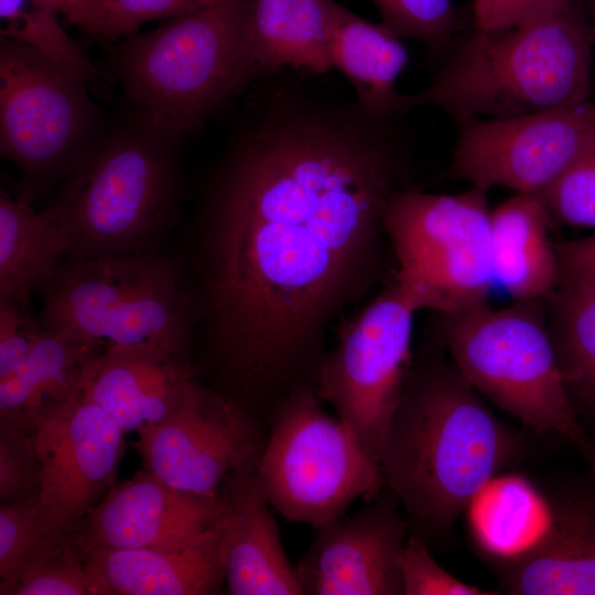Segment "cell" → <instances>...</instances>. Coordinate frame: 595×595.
I'll list each match as a JSON object with an SVG mask.
<instances>
[{
    "label": "cell",
    "mask_w": 595,
    "mask_h": 595,
    "mask_svg": "<svg viewBox=\"0 0 595 595\" xmlns=\"http://www.w3.org/2000/svg\"><path fill=\"white\" fill-rule=\"evenodd\" d=\"M256 472L228 490L230 510L223 520L225 589L231 595H301L296 564L285 553L270 505Z\"/></svg>",
    "instance_id": "d6986e66"
},
{
    "label": "cell",
    "mask_w": 595,
    "mask_h": 595,
    "mask_svg": "<svg viewBox=\"0 0 595 595\" xmlns=\"http://www.w3.org/2000/svg\"><path fill=\"white\" fill-rule=\"evenodd\" d=\"M540 194L554 221L595 228V151Z\"/></svg>",
    "instance_id": "d6a6232c"
},
{
    "label": "cell",
    "mask_w": 595,
    "mask_h": 595,
    "mask_svg": "<svg viewBox=\"0 0 595 595\" xmlns=\"http://www.w3.org/2000/svg\"><path fill=\"white\" fill-rule=\"evenodd\" d=\"M564 0H474L475 26L498 30L516 25Z\"/></svg>",
    "instance_id": "8d00e7d4"
},
{
    "label": "cell",
    "mask_w": 595,
    "mask_h": 595,
    "mask_svg": "<svg viewBox=\"0 0 595 595\" xmlns=\"http://www.w3.org/2000/svg\"><path fill=\"white\" fill-rule=\"evenodd\" d=\"M560 282L595 284V235L555 242Z\"/></svg>",
    "instance_id": "74e56055"
},
{
    "label": "cell",
    "mask_w": 595,
    "mask_h": 595,
    "mask_svg": "<svg viewBox=\"0 0 595 595\" xmlns=\"http://www.w3.org/2000/svg\"><path fill=\"white\" fill-rule=\"evenodd\" d=\"M80 31L104 39L107 0H44Z\"/></svg>",
    "instance_id": "f35d334b"
},
{
    "label": "cell",
    "mask_w": 595,
    "mask_h": 595,
    "mask_svg": "<svg viewBox=\"0 0 595 595\" xmlns=\"http://www.w3.org/2000/svg\"><path fill=\"white\" fill-rule=\"evenodd\" d=\"M125 433L85 388L35 432L40 501L67 532L116 484Z\"/></svg>",
    "instance_id": "9a60e30c"
},
{
    "label": "cell",
    "mask_w": 595,
    "mask_h": 595,
    "mask_svg": "<svg viewBox=\"0 0 595 595\" xmlns=\"http://www.w3.org/2000/svg\"><path fill=\"white\" fill-rule=\"evenodd\" d=\"M544 302L571 399L595 414V284L561 282Z\"/></svg>",
    "instance_id": "4316f807"
},
{
    "label": "cell",
    "mask_w": 595,
    "mask_h": 595,
    "mask_svg": "<svg viewBox=\"0 0 595 595\" xmlns=\"http://www.w3.org/2000/svg\"><path fill=\"white\" fill-rule=\"evenodd\" d=\"M57 10L44 0H25L4 20L0 35L22 41L68 69L85 84L99 79L82 47L66 33L57 19Z\"/></svg>",
    "instance_id": "f1b7e54d"
},
{
    "label": "cell",
    "mask_w": 595,
    "mask_h": 595,
    "mask_svg": "<svg viewBox=\"0 0 595 595\" xmlns=\"http://www.w3.org/2000/svg\"><path fill=\"white\" fill-rule=\"evenodd\" d=\"M223 520L197 539L177 548L79 551L90 578L91 594L223 593L225 589L221 559Z\"/></svg>",
    "instance_id": "ac0fdd59"
},
{
    "label": "cell",
    "mask_w": 595,
    "mask_h": 595,
    "mask_svg": "<svg viewBox=\"0 0 595 595\" xmlns=\"http://www.w3.org/2000/svg\"><path fill=\"white\" fill-rule=\"evenodd\" d=\"M441 344L472 386L537 431H554L580 448L581 428L550 333L544 300L483 304L443 315Z\"/></svg>",
    "instance_id": "52a82bcc"
},
{
    "label": "cell",
    "mask_w": 595,
    "mask_h": 595,
    "mask_svg": "<svg viewBox=\"0 0 595 595\" xmlns=\"http://www.w3.org/2000/svg\"><path fill=\"white\" fill-rule=\"evenodd\" d=\"M553 224L539 193H516L490 210L495 281L513 301L545 300L558 288Z\"/></svg>",
    "instance_id": "7402d4cb"
},
{
    "label": "cell",
    "mask_w": 595,
    "mask_h": 595,
    "mask_svg": "<svg viewBox=\"0 0 595 595\" xmlns=\"http://www.w3.org/2000/svg\"><path fill=\"white\" fill-rule=\"evenodd\" d=\"M356 513L315 528L296 563L306 595H403L399 565L410 532L387 489Z\"/></svg>",
    "instance_id": "5bb4252c"
},
{
    "label": "cell",
    "mask_w": 595,
    "mask_h": 595,
    "mask_svg": "<svg viewBox=\"0 0 595 595\" xmlns=\"http://www.w3.org/2000/svg\"><path fill=\"white\" fill-rule=\"evenodd\" d=\"M548 515L533 541L494 562L500 591L516 595H595V485L548 494Z\"/></svg>",
    "instance_id": "e0dca14e"
},
{
    "label": "cell",
    "mask_w": 595,
    "mask_h": 595,
    "mask_svg": "<svg viewBox=\"0 0 595 595\" xmlns=\"http://www.w3.org/2000/svg\"><path fill=\"white\" fill-rule=\"evenodd\" d=\"M195 376L193 364L166 353L115 349L97 359L84 388L125 432L138 434L175 410Z\"/></svg>",
    "instance_id": "ffe728a7"
},
{
    "label": "cell",
    "mask_w": 595,
    "mask_h": 595,
    "mask_svg": "<svg viewBox=\"0 0 595 595\" xmlns=\"http://www.w3.org/2000/svg\"><path fill=\"white\" fill-rule=\"evenodd\" d=\"M251 2L213 0L113 50L116 75L149 121L180 138L260 79L250 47Z\"/></svg>",
    "instance_id": "277c9868"
},
{
    "label": "cell",
    "mask_w": 595,
    "mask_h": 595,
    "mask_svg": "<svg viewBox=\"0 0 595 595\" xmlns=\"http://www.w3.org/2000/svg\"><path fill=\"white\" fill-rule=\"evenodd\" d=\"M381 23L400 39L420 42L439 61L453 42L457 14L453 0H369Z\"/></svg>",
    "instance_id": "f546056e"
},
{
    "label": "cell",
    "mask_w": 595,
    "mask_h": 595,
    "mask_svg": "<svg viewBox=\"0 0 595 595\" xmlns=\"http://www.w3.org/2000/svg\"><path fill=\"white\" fill-rule=\"evenodd\" d=\"M41 332L42 327L31 313L0 301V378L26 360Z\"/></svg>",
    "instance_id": "d590c367"
},
{
    "label": "cell",
    "mask_w": 595,
    "mask_h": 595,
    "mask_svg": "<svg viewBox=\"0 0 595 595\" xmlns=\"http://www.w3.org/2000/svg\"><path fill=\"white\" fill-rule=\"evenodd\" d=\"M177 140L144 117L94 145L50 206L67 237L68 259L156 250L176 213Z\"/></svg>",
    "instance_id": "8992f818"
},
{
    "label": "cell",
    "mask_w": 595,
    "mask_h": 595,
    "mask_svg": "<svg viewBox=\"0 0 595 595\" xmlns=\"http://www.w3.org/2000/svg\"><path fill=\"white\" fill-rule=\"evenodd\" d=\"M527 448L526 439L491 412L452 359L430 354L414 360L379 467L410 534L429 545L450 538L475 497Z\"/></svg>",
    "instance_id": "7a4b0ae2"
},
{
    "label": "cell",
    "mask_w": 595,
    "mask_h": 595,
    "mask_svg": "<svg viewBox=\"0 0 595 595\" xmlns=\"http://www.w3.org/2000/svg\"><path fill=\"white\" fill-rule=\"evenodd\" d=\"M69 532L40 500L0 502V594L17 582Z\"/></svg>",
    "instance_id": "83f0119b"
},
{
    "label": "cell",
    "mask_w": 595,
    "mask_h": 595,
    "mask_svg": "<svg viewBox=\"0 0 595 595\" xmlns=\"http://www.w3.org/2000/svg\"><path fill=\"white\" fill-rule=\"evenodd\" d=\"M39 293L40 326L105 350L145 349L193 364L196 309L182 260L158 250L63 260Z\"/></svg>",
    "instance_id": "5b68a950"
},
{
    "label": "cell",
    "mask_w": 595,
    "mask_h": 595,
    "mask_svg": "<svg viewBox=\"0 0 595 595\" xmlns=\"http://www.w3.org/2000/svg\"><path fill=\"white\" fill-rule=\"evenodd\" d=\"M333 63L348 80L355 100L380 115L400 109L397 80L409 60L402 39L334 0Z\"/></svg>",
    "instance_id": "d4e9b609"
},
{
    "label": "cell",
    "mask_w": 595,
    "mask_h": 595,
    "mask_svg": "<svg viewBox=\"0 0 595 595\" xmlns=\"http://www.w3.org/2000/svg\"><path fill=\"white\" fill-rule=\"evenodd\" d=\"M467 510L470 513L473 538L491 563L511 556L539 534L548 513L545 495L526 479L509 475L495 477L475 497ZM531 541V542H532Z\"/></svg>",
    "instance_id": "484cf974"
},
{
    "label": "cell",
    "mask_w": 595,
    "mask_h": 595,
    "mask_svg": "<svg viewBox=\"0 0 595 595\" xmlns=\"http://www.w3.org/2000/svg\"><path fill=\"white\" fill-rule=\"evenodd\" d=\"M595 37L576 0H564L522 22L475 31L453 41L431 80L401 94L403 113L441 109L453 121L507 118L588 100Z\"/></svg>",
    "instance_id": "3957f363"
},
{
    "label": "cell",
    "mask_w": 595,
    "mask_h": 595,
    "mask_svg": "<svg viewBox=\"0 0 595 595\" xmlns=\"http://www.w3.org/2000/svg\"><path fill=\"white\" fill-rule=\"evenodd\" d=\"M334 0H252L249 34L260 78L283 69L334 68Z\"/></svg>",
    "instance_id": "603a6c76"
},
{
    "label": "cell",
    "mask_w": 595,
    "mask_h": 595,
    "mask_svg": "<svg viewBox=\"0 0 595 595\" xmlns=\"http://www.w3.org/2000/svg\"><path fill=\"white\" fill-rule=\"evenodd\" d=\"M385 232L398 263L394 279L416 311L451 315L487 303L496 282L487 191L405 186L388 203Z\"/></svg>",
    "instance_id": "ba28073f"
},
{
    "label": "cell",
    "mask_w": 595,
    "mask_h": 595,
    "mask_svg": "<svg viewBox=\"0 0 595 595\" xmlns=\"http://www.w3.org/2000/svg\"><path fill=\"white\" fill-rule=\"evenodd\" d=\"M589 11H591V23L594 32L595 37V0H589Z\"/></svg>",
    "instance_id": "60d3db41"
},
{
    "label": "cell",
    "mask_w": 595,
    "mask_h": 595,
    "mask_svg": "<svg viewBox=\"0 0 595 595\" xmlns=\"http://www.w3.org/2000/svg\"><path fill=\"white\" fill-rule=\"evenodd\" d=\"M41 466L34 435L0 420V502L40 500Z\"/></svg>",
    "instance_id": "4dcf8cb0"
},
{
    "label": "cell",
    "mask_w": 595,
    "mask_h": 595,
    "mask_svg": "<svg viewBox=\"0 0 595 595\" xmlns=\"http://www.w3.org/2000/svg\"><path fill=\"white\" fill-rule=\"evenodd\" d=\"M104 351L42 328L26 360L0 378V420L34 435L79 393Z\"/></svg>",
    "instance_id": "44dd1931"
},
{
    "label": "cell",
    "mask_w": 595,
    "mask_h": 595,
    "mask_svg": "<svg viewBox=\"0 0 595 595\" xmlns=\"http://www.w3.org/2000/svg\"><path fill=\"white\" fill-rule=\"evenodd\" d=\"M581 450L595 475V442L588 441L584 446L581 447Z\"/></svg>",
    "instance_id": "ab89813d"
},
{
    "label": "cell",
    "mask_w": 595,
    "mask_h": 595,
    "mask_svg": "<svg viewBox=\"0 0 595 595\" xmlns=\"http://www.w3.org/2000/svg\"><path fill=\"white\" fill-rule=\"evenodd\" d=\"M399 565L403 595H495L499 592L465 583L444 570L430 554L429 545L409 536Z\"/></svg>",
    "instance_id": "836d02e7"
},
{
    "label": "cell",
    "mask_w": 595,
    "mask_h": 595,
    "mask_svg": "<svg viewBox=\"0 0 595 595\" xmlns=\"http://www.w3.org/2000/svg\"><path fill=\"white\" fill-rule=\"evenodd\" d=\"M322 402L316 389L305 386L280 403L256 473L272 509L314 529L385 487L379 464Z\"/></svg>",
    "instance_id": "9c48e42d"
},
{
    "label": "cell",
    "mask_w": 595,
    "mask_h": 595,
    "mask_svg": "<svg viewBox=\"0 0 595 595\" xmlns=\"http://www.w3.org/2000/svg\"><path fill=\"white\" fill-rule=\"evenodd\" d=\"M230 498L188 494L140 469L115 484L69 532L79 551L171 549L215 528Z\"/></svg>",
    "instance_id": "2e32d148"
},
{
    "label": "cell",
    "mask_w": 595,
    "mask_h": 595,
    "mask_svg": "<svg viewBox=\"0 0 595 595\" xmlns=\"http://www.w3.org/2000/svg\"><path fill=\"white\" fill-rule=\"evenodd\" d=\"M447 174L484 191L542 193L595 151V101L507 118L454 121Z\"/></svg>",
    "instance_id": "4fadbf2b"
},
{
    "label": "cell",
    "mask_w": 595,
    "mask_h": 595,
    "mask_svg": "<svg viewBox=\"0 0 595 595\" xmlns=\"http://www.w3.org/2000/svg\"><path fill=\"white\" fill-rule=\"evenodd\" d=\"M68 241L48 207L35 212L31 201L0 193V301L31 313V300L67 256Z\"/></svg>",
    "instance_id": "cb8c5ba5"
},
{
    "label": "cell",
    "mask_w": 595,
    "mask_h": 595,
    "mask_svg": "<svg viewBox=\"0 0 595 595\" xmlns=\"http://www.w3.org/2000/svg\"><path fill=\"white\" fill-rule=\"evenodd\" d=\"M268 424L196 376L175 410L138 433L142 469L178 490L220 497L256 472Z\"/></svg>",
    "instance_id": "7c38bea8"
},
{
    "label": "cell",
    "mask_w": 595,
    "mask_h": 595,
    "mask_svg": "<svg viewBox=\"0 0 595 595\" xmlns=\"http://www.w3.org/2000/svg\"><path fill=\"white\" fill-rule=\"evenodd\" d=\"M401 159L314 108L240 128L202 199L186 260L197 377L269 422L316 387L332 321L374 284Z\"/></svg>",
    "instance_id": "6da1fadb"
},
{
    "label": "cell",
    "mask_w": 595,
    "mask_h": 595,
    "mask_svg": "<svg viewBox=\"0 0 595 595\" xmlns=\"http://www.w3.org/2000/svg\"><path fill=\"white\" fill-rule=\"evenodd\" d=\"M85 83L31 45L0 40V152L21 171L32 202L66 178L99 141V112Z\"/></svg>",
    "instance_id": "30bf717a"
},
{
    "label": "cell",
    "mask_w": 595,
    "mask_h": 595,
    "mask_svg": "<svg viewBox=\"0 0 595 595\" xmlns=\"http://www.w3.org/2000/svg\"><path fill=\"white\" fill-rule=\"evenodd\" d=\"M10 595H93L88 572L69 533L17 582Z\"/></svg>",
    "instance_id": "1f68e13d"
},
{
    "label": "cell",
    "mask_w": 595,
    "mask_h": 595,
    "mask_svg": "<svg viewBox=\"0 0 595 595\" xmlns=\"http://www.w3.org/2000/svg\"><path fill=\"white\" fill-rule=\"evenodd\" d=\"M213 0H107L105 36L117 40L138 33L151 20L169 19Z\"/></svg>",
    "instance_id": "e575fe53"
},
{
    "label": "cell",
    "mask_w": 595,
    "mask_h": 595,
    "mask_svg": "<svg viewBox=\"0 0 595 595\" xmlns=\"http://www.w3.org/2000/svg\"><path fill=\"white\" fill-rule=\"evenodd\" d=\"M418 311L398 281L345 323L317 375L316 391L329 403L367 455L379 464L386 431L414 364Z\"/></svg>",
    "instance_id": "8fae6325"
}]
</instances>
